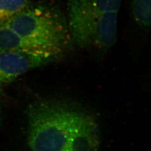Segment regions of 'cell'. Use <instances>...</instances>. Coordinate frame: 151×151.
<instances>
[{"label": "cell", "instance_id": "8992f818", "mask_svg": "<svg viewBox=\"0 0 151 151\" xmlns=\"http://www.w3.org/2000/svg\"><path fill=\"white\" fill-rule=\"evenodd\" d=\"M151 0H132L134 19L141 27H148L151 23Z\"/></svg>", "mask_w": 151, "mask_h": 151}, {"label": "cell", "instance_id": "52a82bcc", "mask_svg": "<svg viewBox=\"0 0 151 151\" xmlns=\"http://www.w3.org/2000/svg\"><path fill=\"white\" fill-rule=\"evenodd\" d=\"M29 0H0V23L25 8Z\"/></svg>", "mask_w": 151, "mask_h": 151}, {"label": "cell", "instance_id": "6da1fadb", "mask_svg": "<svg viewBox=\"0 0 151 151\" xmlns=\"http://www.w3.org/2000/svg\"><path fill=\"white\" fill-rule=\"evenodd\" d=\"M122 1L68 0L67 21L72 41L81 47H112L117 39Z\"/></svg>", "mask_w": 151, "mask_h": 151}, {"label": "cell", "instance_id": "9c48e42d", "mask_svg": "<svg viewBox=\"0 0 151 151\" xmlns=\"http://www.w3.org/2000/svg\"><path fill=\"white\" fill-rule=\"evenodd\" d=\"M0 95H1V91H0Z\"/></svg>", "mask_w": 151, "mask_h": 151}, {"label": "cell", "instance_id": "7a4b0ae2", "mask_svg": "<svg viewBox=\"0 0 151 151\" xmlns=\"http://www.w3.org/2000/svg\"><path fill=\"white\" fill-rule=\"evenodd\" d=\"M2 22L38 52L60 55L72 41L65 16L49 6L27 5Z\"/></svg>", "mask_w": 151, "mask_h": 151}, {"label": "cell", "instance_id": "3957f363", "mask_svg": "<svg viewBox=\"0 0 151 151\" xmlns=\"http://www.w3.org/2000/svg\"><path fill=\"white\" fill-rule=\"evenodd\" d=\"M72 111L57 104L35 103L27 110V141L32 151H66Z\"/></svg>", "mask_w": 151, "mask_h": 151}, {"label": "cell", "instance_id": "ba28073f", "mask_svg": "<svg viewBox=\"0 0 151 151\" xmlns=\"http://www.w3.org/2000/svg\"><path fill=\"white\" fill-rule=\"evenodd\" d=\"M0 120H1V110H0Z\"/></svg>", "mask_w": 151, "mask_h": 151}, {"label": "cell", "instance_id": "277c9868", "mask_svg": "<svg viewBox=\"0 0 151 151\" xmlns=\"http://www.w3.org/2000/svg\"><path fill=\"white\" fill-rule=\"evenodd\" d=\"M59 56L30 51L0 52V86L29 70L53 62Z\"/></svg>", "mask_w": 151, "mask_h": 151}, {"label": "cell", "instance_id": "5b68a950", "mask_svg": "<svg viewBox=\"0 0 151 151\" xmlns=\"http://www.w3.org/2000/svg\"><path fill=\"white\" fill-rule=\"evenodd\" d=\"M99 145L95 120L88 115L73 111L66 151H97Z\"/></svg>", "mask_w": 151, "mask_h": 151}]
</instances>
